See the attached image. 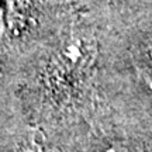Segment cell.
I'll return each mask as SVG.
<instances>
[{"mask_svg": "<svg viewBox=\"0 0 152 152\" xmlns=\"http://www.w3.org/2000/svg\"><path fill=\"white\" fill-rule=\"evenodd\" d=\"M103 152H127V151H124L123 148H109V149H106Z\"/></svg>", "mask_w": 152, "mask_h": 152, "instance_id": "2", "label": "cell"}, {"mask_svg": "<svg viewBox=\"0 0 152 152\" xmlns=\"http://www.w3.org/2000/svg\"><path fill=\"white\" fill-rule=\"evenodd\" d=\"M82 14L103 31H120L131 26V20L141 16L152 0H69Z\"/></svg>", "mask_w": 152, "mask_h": 152, "instance_id": "1", "label": "cell"}]
</instances>
